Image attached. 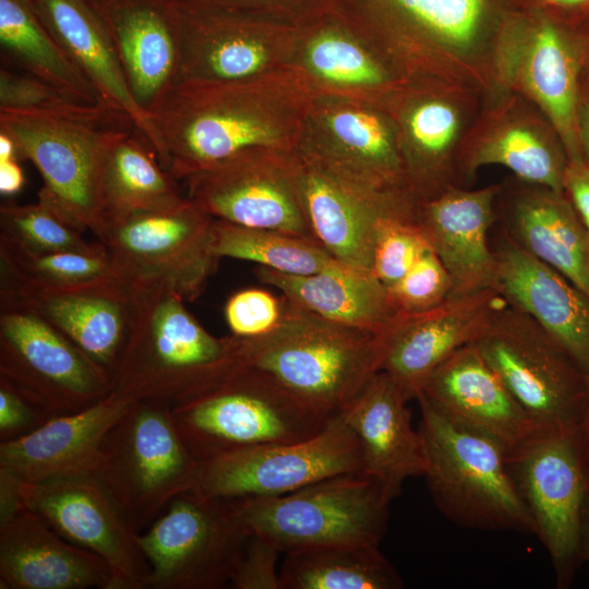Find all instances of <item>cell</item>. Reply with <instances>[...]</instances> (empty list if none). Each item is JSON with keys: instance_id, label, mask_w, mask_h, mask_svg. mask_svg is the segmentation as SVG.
I'll use <instances>...</instances> for the list:
<instances>
[{"instance_id": "cell-1", "label": "cell", "mask_w": 589, "mask_h": 589, "mask_svg": "<svg viewBox=\"0 0 589 589\" xmlns=\"http://www.w3.org/2000/svg\"><path fill=\"white\" fill-rule=\"evenodd\" d=\"M316 92L297 71L171 84L149 110L155 155L178 181L251 148L296 149Z\"/></svg>"}, {"instance_id": "cell-2", "label": "cell", "mask_w": 589, "mask_h": 589, "mask_svg": "<svg viewBox=\"0 0 589 589\" xmlns=\"http://www.w3.org/2000/svg\"><path fill=\"white\" fill-rule=\"evenodd\" d=\"M133 313L113 370V389L170 407L219 383L240 364V338L216 337L164 285L130 286Z\"/></svg>"}, {"instance_id": "cell-3", "label": "cell", "mask_w": 589, "mask_h": 589, "mask_svg": "<svg viewBox=\"0 0 589 589\" xmlns=\"http://www.w3.org/2000/svg\"><path fill=\"white\" fill-rule=\"evenodd\" d=\"M404 77L493 95L496 50L484 46L486 0H334Z\"/></svg>"}, {"instance_id": "cell-4", "label": "cell", "mask_w": 589, "mask_h": 589, "mask_svg": "<svg viewBox=\"0 0 589 589\" xmlns=\"http://www.w3.org/2000/svg\"><path fill=\"white\" fill-rule=\"evenodd\" d=\"M239 352L241 364L335 417L381 371L385 342L383 334L329 321L284 297L278 325L265 335L240 338Z\"/></svg>"}, {"instance_id": "cell-5", "label": "cell", "mask_w": 589, "mask_h": 589, "mask_svg": "<svg viewBox=\"0 0 589 589\" xmlns=\"http://www.w3.org/2000/svg\"><path fill=\"white\" fill-rule=\"evenodd\" d=\"M294 151L304 165L387 216L417 220L396 125L381 100L316 94Z\"/></svg>"}, {"instance_id": "cell-6", "label": "cell", "mask_w": 589, "mask_h": 589, "mask_svg": "<svg viewBox=\"0 0 589 589\" xmlns=\"http://www.w3.org/2000/svg\"><path fill=\"white\" fill-rule=\"evenodd\" d=\"M417 400L423 476L440 512L461 527L536 534L533 519L508 471L504 446L449 419L425 398Z\"/></svg>"}, {"instance_id": "cell-7", "label": "cell", "mask_w": 589, "mask_h": 589, "mask_svg": "<svg viewBox=\"0 0 589 589\" xmlns=\"http://www.w3.org/2000/svg\"><path fill=\"white\" fill-rule=\"evenodd\" d=\"M171 412L199 460L239 448L301 441L317 434L334 418L243 364L211 388L172 406Z\"/></svg>"}, {"instance_id": "cell-8", "label": "cell", "mask_w": 589, "mask_h": 589, "mask_svg": "<svg viewBox=\"0 0 589 589\" xmlns=\"http://www.w3.org/2000/svg\"><path fill=\"white\" fill-rule=\"evenodd\" d=\"M236 500L251 532L284 554L337 544L380 546L392 502L382 484L363 471L281 495Z\"/></svg>"}, {"instance_id": "cell-9", "label": "cell", "mask_w": 589, "mask_h": 589, "mask_svg": "<svg viewBox=\"0 0 589 589\" xmlns=\"http://www.w3.org/2000/svg\"><path fill=\"white\" fill-rule=\"evenodd\" d=\"M128 125L133 123L123 116L85 119L0 111V130L14 139L21 158L32 161L41 176L38 201L96 237L105 221V149L112 134Z\"/></svg>"}, {"instance_id": "cell-10", "label": "cell", "mask_w": 589, "mask_h": 589, "mask_svg": "<svg viewBox=\"0 0 589 589\" xmlns=\"http://www.w3.org/2000/svg\"><path fill=\"white\" fill-rule=\"evenodd\" d=\"M104 450L98 477L140 532L195 486L200 460L167 404L134 401L108 434Z\"/></svg>"}, {"instance_id": "cell-11", "label": "cell", "mask_w": 589, "mask_h": 589, "mask_svg": "<svg viewBox=\"0 0 589 589\" xmlns=\"http://www.w3.org/2000/svg\"><path fill=\"white\" fill-rule=\"evenodd\" d=\"M506 465L552 560L557 586L572 582L582 557V518L589 485L584 426L538 428L506 452Z\"/></svg>"}, {"instance_id": "cell-12", "label": "cell", "mask_w": 589, "mask_h": 589, "mask_svg": "<svg viewBox=\"0 0 589 589\" xmlns=\"http://www.w3.org/2000/svg\"><path fill=\"white\" fill-rule=\"evenodd\" d=\"M213 225L185 196L172 206L108 217L97 239L127 285H164L192 301L220 260Z\"/></svg>"}, {"instance_id": "cell-13", "label": "cell", "mask_w": 589, "mask_h": 589, "mask_svg": "<svg viewBox=\"0 0 589 589\" xmlns=\"http://www.w3.org/2000/svg\"><path fill=\"white\" fill-rule=\"evenodd\" d=\"M473 344L538 428L584 426L586 372L531 316L507 303Z\"/></svg>"}, {"instance_id": "cell-14", "label": "cell", "mask_w": 589, "mask_h": 589, "mask_svg": "<svg viewBox=\"0 0 589 589\" xmlns=\"http://www.w3.org/2000/svg\"><path fill=\"white\" fill-rule=\"evenodd\" d=\"M251 533L236 498L180 494L140 533L148 589L229 588Z\"/></svg>"}, {"instance_id": "cell-15", "label": "cell", "mask_w": 589, "mask_h": 589, "mask_svg": "<svg viewBox=\"0 0 589 589\" xmlns=\"http://www.w3.org/2000/svg\"><path fill=\"white\" fill-rule=\"evenodd\" d=\"M0 377L52 417L113 389V374L26 308L0 298Z\"/></svg>"}, {"instance_id": "cell-16", "label": "cell", "mask_w": 589, "mask_h": 589, "mask_svg": "<svg viewBox=\"0 0 589 589\" xmlns=\"http://www.w3.org/2000/svg\"><path fill=\"white\" fill-rule=\"evenodd\" d=\"M302 169L294 149L251 148L182 181L187 197L213 218L316 240L303 204Z\"/></svg>"}, {"instance_id": "cell-17", "label": "cell", "mask_w": 589, "mask_h": 589, "mask_svg": "<svg viewBox=\"0 0 589 589\" xmlns=\"http://www.w3.org/2000/svg\"><path fill=\"white\" fill-rule=\"evenodd\" d=\"M356 471H363L360 443L339 413L311 437L200 460L193 491L224 498L267 497Z\"/></svg>"}, {"instance_id": "cell-18", "label": "cell", "mask_w": 589, "mask_h": 589, "mask_svg": "<svg viewBox=\"0 0 589 589\" xmlns=\"http://www.w3.org/2000/svg\"><path fill=\"white\" fill-rule=\"evenodd\" d=\"M171 2L179 48L173 83L232 82L290 69L298 26Z\"/></svg>"}, {"instance_id": "cell-19", "label": "cell", "mask_w": 589, "mask_h": 589, "mask_svg": "<svg viewBox=\"0 0 589 589\" xmlns=\"http://www.w3.org/2000/svg\"><path fill=\"white\" fill-rule=\"evenodd\" d=\"M479 95L467 86L412 77L382 99L395 122L407 180L418 203L457 185V155L482 109Z\"/></svg>"}, {"instance_id": "cell-20", "label": "cell", "mask_w": 589, "mask_h": 589, "mask_svg": "<svg viewBox=\"0 0 589 589\" xmlns=\"http://www.w3.org/2000/svg\"><path fill=\"white\" fill-rule=\"evenodd\" d=\"M20 493L24 508L107 563L110 589H148L151 566L140 544L141 532L98 474L22 482Z\"/></svg>"}, {"instance_id": "cell-21", "label": "cell", "mask_w": 589, "mask_h": 589, "mask_svg": "<svg viewBox=\"0 0 589 589\" xmlns=\"http://www.w3.org/2000/svg\"><path fill=\"white\" fill-rule=\"evenodd\" d=\"M498 39L500 89L532 103L554 127L568 160L584 159L577 129L584 63L577 34L546 20L525 34Z\"/></svg>"}, {"instance_id": "cell-22", "label": "cell", "mask_w": 589, "mask_h": 589, "mask_svg": "<svg viewBox=\"0 0 589 589\" xmlns=\"http://www.w3.org/2000/svg\"><path fill=\"white\" fill-rule=\"evenodd\" d=\"M568 163L551 122L520 94L504 89L481 109L460 145L457 185L469 183L483 166L498 165L515 178L564 193Z\"/></svg>"}, {"instance_id": "cell-23", "label": "cell", "mask_w": 589, "mask_h": 589, "mask_svg": "<svg viewBox=\"0 0 589 589\" xmlns=\"http://www.w3.org/2000/svg\"><path fill=\"white\" fill-rule=\"evenodd\" d=\"M506 304L497 290L489 288L452 297L424 312L399 315L383 334L381 371L395 381L408 401L416 399L431 373L456 350L474 342Z\"/></svg>"}, {"instance_id": "cell-24", "label": "cell", "mask_w": 589, "mask_h": 589, "mask_svg": "<svg viewBox=\"0 0 589 589\" xmlns=\"http://www.w3.org/2000/svg\"><path fill=\"white\" fill-rule=\"evenodd\" d=\"M290 69L316 94L382 100L404 79L334 4L298 25Z\"/></svg>"}, {"instance_id": "cell-25", "label": "cell", "mask_w": 589, "mask_h": 589, "mask_svg": "<svg viewBox=\"0 0 589 589\" xmlns=\"http://www.w3.org/2000/svg\"><path fill=\"white\" fill-rule=\"evenodd\" d=\"M493 288L550 333L577 364L589 370V298L501 228L491 231Z\"/></svg>"}, {"instance_id": "cell-26", "label": "cell", "mask_w": 589, "mask_h": 589, "mask_svg": "<svg viewBox=\"0 0 589 589\" xmlns=\"http://www.w3.org/2000/svg\"><path fill=\"white\" fill-rule=\"evenodd\" d=\"M133 402L111 392L83 410L55 416L24 436L0 442V467L31 483L98 474L105 441Z\"/></svg>"}, {"instance_id": "cell-27", "label": "cell", "mask_w": 589, "mask_h": 589, "mask_svg": "<svg viewBox=\"0 0 589 589\" xmlns=\"http://www.w3.org/2000/svg\"><path fill=\"white\" fill-rule=\"evenodd\" d=\"M500 190V184L477 190L452 185L418 203L417 223L450 276L453 297L493 288L490 238Z\"/></svg>"}, {"instance_id": "cell-28", "label": "cell", "mask_w": 589, "mask_h": 589, "mask_svg": "<svg viewBox=\"0 0 589 589\" xmlns=\"http://www.w3.org/2000/svg\"><path fill=\"white\" fill-rule=\"evenodd\" d=\"M0 298L40 316L113 374L133 313L131 287L124 281L63 289L1 284Z\"/></svg>"}, {"instance_id": "cell-29", "label": "cell", "mask_w": 589, "mask_h": 589, "mask_svg": "<svg viewBox=\"0 0 589 589\" xmlns=\"http://www.w3.org/2000/svg\"><path fill=\"white\" fill-rule=\"evenodd\" d=\"M419 396L449 419L491 436L506 452L538 429L473 342L442 362Z\"/></svg>"}, {"instance_id": "cell-30", "label": "cell", "mask_w": 589, "mask_h": 589, "mask_svg": "<svg viewBox=\"0 0 589 589\" xmlns=\"http://www.w3.org/2000/svg\"><path fill=\"white\" fill-rule=\"evenodd\" d=\"M516 181L501 185L502 228L589 298V231L565 193Z\"/></svg>"}, {"instance_id": "cell-31", "label": "cell", "mask_w": 589, "mask_h": 589, "mask_svg": "<svg viewBox=\"0 0 589 589\" xmlns=\"http://www.w3.org/2000/svg\"><path fill=\"white\" fill-rule=\"evenodd\" d=\"M111 573L97 554L63 538L23 508L0 525V589H110Z\"/></svg>"}, {"instance_id": "cell-32", "label": "cell", "mask_w": 589, "mask_h": 589, "mask_svg": "<svg viewBox=\"0 0 589 589\" xmlns=\"http://www.w3.org/2000/svg\"><path fill=\"white\" fill-rule=\"evenodd\" d=\"M86 2L108 34L136 100L149 112L177 71L178 33L171 0Z\"/></svg>"}, {"instance_id": "cell-33", "label": "cell", "mask_w": 589, "mask_h": 589, "mask_svg": "<svg viewBox=\"0 0 589 589\" xmlns=\"http://www.w3.org/2000/svg\"><path fill=\"white\" fill-rule=\"evenodd\" d=\"M407 402L395 381L378 371L341 412L360 443L363 472L376 479L392 501L406 479L423 476L425 468L422 438Z\"/></svg>"}, {"instance_id": "cell-34", "label": "cell", "mask_w": 589, "mask_h": 589, "mask_svg": "<svg viewBox=\"0 0 589 589\" xmlns=\"http://www.w3.org/2000/svg\"><path fill=\"white\" fill-rule=\"evenodd\" d=\"M34 11L72 62L111 109L131 120L155 153L152 115L136 100L119 56L86 0H29Z\"/></svg>"}, {"instance_id": "cell-35", "label": "cell", "mask_w": 589, "mask_h": 589, "mask_svg": "<svg viewBox=\"0 0 589 589\" xmlns=\"http://www.w3.org/2000/svg\"><path fill=\"white\" fill-rule=\"evenodd\" d=\"M256 277L284 297L329 321L384 334L400 315L387 288L369 269L338 260L309 275L260 266Z\"/></svg>"}, {"instance_id": "cell-36", "label": "cell", "mask_w": 589, "mask_h": 589, "mask_svg": "<svg viewBox=\"0 0 589 589\" xmlns=\"http://www.w3.org/2000/svg\"><path fill=\"white\" fill-rule=\"evenodd\" d=\"M300 183L316 241L335 260L371 271L378 225L393 217L304 164Z\"/></svg>"}, {"instance_id": "cell-37", "label": "cell", "mask_w": 589, "mask_h": 589, "mask_svg": "<svg viewBox=\"0 0 589 589\" xmlns=\"http://www.w3.org/2000/svg\"><path fill=\"white\" fill-rule=\"evenodd\" d=\"M130 128L134 127L117 130L105 149L101 168L105 220L132 212L172 206L185 199L178 180L155 160V153L143 144L146 141L135 136Z\"/></svg>"}, {"instance_id": "cell-38", "label": "cell", "mask_w": 589, "mask_h": 589, "mask_svg": "<svg viewBox=\"0 0 589 589\" xmlns=\"http://www.w3.org/2000/svg\"><path fill=\"white\" fill-rule=\"evenodd\" d=\"M0 44L7 60L22 72L88 103L107 106L40 21L29 0H0Z\"/></svg>"}, {"instance_id": "cell-39", "label": "cell", "mask_w": 589, "mask_h": 589, "mask_svg": "<svg viewBox=\"0 0 589 589\" xmlns=\"http://www.w3.org/2000/svg\"><path fill=\"white\" fill-rule=\"evenodd\" d=\"M281 589H400L402 580L378 545L337 544L285 553Z\"/></svg>"}, {"instance_id": "cell-40", "label": "cell", "mask_w": 589, "mask_h": 589, "mask_svg": "<svg viewBox=\"0 0 589 589\" xmlns=\"http://www.w3.org/2000/svg\"><path fill=\"white\" fill-rule=\"evenodd\" d=\"M213 232L214 250L220 259L255 262L285 274H314L334 259L316 240L278 230L214 218Z\"/></svg>"}, {"instance_id": "cell-41", "label": "cell", "mask_w": 589, "mask_h": 589, "mask_svg": "<svg viewBox=\"0 0 589 589\" xmlns=\"http://www.w3.org/2000/svg\"><path fill=\"white\" fill-rule=\"evenodd\" d=\"M0 264L1 284L9 285L63 289L122 280L105 249L97 253H33L0 239Z\"/></svg>"}, {"instance_id": "cell-42", "label": "cell", "mask_w": 589, "mask_h": 589, "mask_svg": "<svg viewBox=\"0 0 589 589\" xmlns=\"http://www.w3.org/2000/svg\"><path fill=\"white\" fill-rule=\"evenodd\" d=\"M82 231L51 207L5 203L0 207V239L33 253H97L104 247L83 238Z\"/></svg>"}, {"instance_id": "cell-43", "label": "cell", "mask_w": 589, "mask_h": 589, "mask_svg": "<svg viewBox=\"0 0 589 589\" xmlns=\"http://www.w3.org/2000/svg\"><path fill=\"white\" fill-rule=\"evenodd\" d=\"M0 111L85 119L125 117L107 106L88 103L35 76L22 71L14 72L4 65L0 69Z\"/></svg>"}, {"instance_id": "cell-44", "label": "cell", "mask_w": 589, "mask_h": 589, "mask_svg": "<svg viewBox=\"0 0 589 589\" xmlns=\"http://www.w3.org/2000/svg\"><path fill=\"white\" fill-rule=\"evenodd\" d=\"M430 245L414 220L384 218L377 229L371 272L386 287L401 279Z\"/></svg>"}, {"instance_id": "cell-45", "label": "cell", "mask_w": 589, "mask_h": 589, "mask_svg": "<svg viewBox=\"0 0 589 589\" xmlns=\"http://www.w3.org/2000/svg\"><path fill=\"white\" fill-rule=\"evenodd\" d=\"M387 290L400 315L416 314L434 309L452 298L453 283L447 269L430 248Z\"/></svg>"}, {"instance_id": "cell-46", "label": "cell", "mask_w": 589, "mask_h": 589, "mask_svg": "<svg viewBox=\"0 0 589 589\" xmlns=\"http://www.w3.org/2000/svg\"><path fill=\"white\" fill-rule=\"evenodd\" d=\"M284 312V297L250 288L233 293L225 305V318L232 335L259 337L274 329Z\"/></svg>"}, {"instance_id": "cell-47", "label": "cell", "mask_w": 589, "mask_h": 589, "mask_svg": "<svg viewBox=\"0 0 589 589\" xmlns=\"http://www.w3.org/2000/svg\"><path fill=\"white\" fill-rule=\"evenodd\" d=\"M203 8L252 14L268 20L300 25L333 5L334 0H175Z\"/></svg>"}, {"instance_id": "cell-48", "label": "cell", "mask_w": 589, "mask_h": 589, "mask_svg": "<svg viewBox=\"0 0 589 589\" xmlns=\"http://www.w3.org/2000/svg\"><path fill=\"white\" fill-rule=\"evenodd\" d=\"M281 553L262 537L251 533L229 588L281 589L278 557Z\"/></svg>"}, {"instance_id": "cell-49", "label": "cell", "mask_w": 589, "mask_h": 589, "mask_svg": "<svg viewBox=\"0 0 589 589\" xmlns=\"http://www.w3.org/2000/svg\"><path fill=\"white\" fill-rule=\"evenodd\" d=\"M52 418L7 380L0 377V440L24 436Z\"/></svg>"}, {"instance_id": "cell-50", "label": "cell", "mask_w": 589, "mask_h": 589, "mask_svg": "<svg viewBox=\"0 0 589 589\" xmlns=\"http://www.w3.org/2000/svg\"><path fill=\"white\" fill-rule=\"evenodd\" d=\"M564 193L589 231V165L585 159L568 160L564 175Z\"/></svg>"}, {"instance_id": "cell-51", "label": "cell", "mask_w": 589, "mask_h": 589, "mask_svg": "<svg viewBox=\"0 0 589 589\" xmlns=\"http://www.w3.org/2000/svg\"><path fill=\"white\" fill-rule=\"evenodd\" d=\"M21 483L12 472L0 467V525L24 508L20 493Z\"/></svg>"}, {"instance_id": "cell-52", "label": "cell", "mask_w": 589, "mask_h": 589, "mask_svg": "<svg viewBox=\"0 0 589 589\" xmlns=\"http://www.w3.org/2000/svg\"><path fill=\"white\" fill-rule=\"evenodd\" d=\"M577 129L581 154L589 165V85L584 79L578 106Z\"/></svg>"}, {"instance_id": "cell-53", "label": "cell", "mask_w": 589, "mask_h": 589, "mask_svg": "<svg viewBox=\"0 0 589 589\" xmlns=\"http://www.w3.org/2000/svg\"><path fill=\"white\" fill-rule=\"evenodd\" d=\"M25 177L17 160L0 161V192L2 195L16 194L24 185Z\"/></svg>"}, {"instance_id": "cell-54", "label": "cell", "mask_w": 589, "mask_h": 589, "mask_svg": "<svg viewBox=\"0 0 589 589\" xmlns=\"http://www.w3.org/2000/svg\"><path fill=\"white\" fill-rule=\"evenodd\" d=\"M20 158V151L14 139L5 131L0 130V161L19 160Z\"/></svg>"}, {"instance_id": "cell-55", "label": "cell", "mask_w": 589, "mask_h": 589, "mask_svg": "<svg viewBox=\"0 0 589 589\" xmlns=\"http://www.w3.org/2000/svg\"><path fill=\"white\" fill-rule=\"evenodd\" d=\"M541 2L549 8L569 13L589 9V0H541Z\"/></svg>"}, {"instance_id": "cell-56", "label": "cell", "mask_w": 589, "mask_h": 589, "mask_svg": "<svg viewBox=\"0 0 589 589\" xmlns=\"http://www.w3.org/2000/svg\"><path fill=\"white\" fill-rule=\"evenodd\" d=\"M581 541L582 557L584 560H589V485L584 509Z\"/></svg>"}, {"instance_id": "cell-57", "label": "cell", "mask_w": 589, "mask_h": 589, "mask_svg": "<svg viewBox=\"0 0 589 589\" xmlns=\"http://www.w3.org/2000/svg\"><path fill=\"white\" fill-rule=\"evenodd\" d=\"M577 36L581 50L584 73L589 74V31L586 33H578Z\"/></svg>"}, {"instance_id": "cell-58", "label": "cell", "mask_w": 589, "mask_h": 589, "mask_svg": "<svg viewBox=\"0 0 589 589\" xmlns=\"http://www.w3.org/2000/svg\"><path fill=\"white\" fill-rule=\"evenodd\" d=\"M586 393H587V406L586 416L584 422V434L586 440V447L589 456V370L586 372Z\"/></svg>"}, {"instance_id": "cell-59", "label": "cell", "mask_w": 589, "mask_h": 589, "mask_svg": "<svg viewBox=\"0 0 589 589\" xmlns=\"http://www.w3.org/2000/svg\"><path fill=\"white\" fill-rule=\"evenodd\" d=\"M584 81L589 85V74L584 73Z\"/></svg>"}]
</instances>
